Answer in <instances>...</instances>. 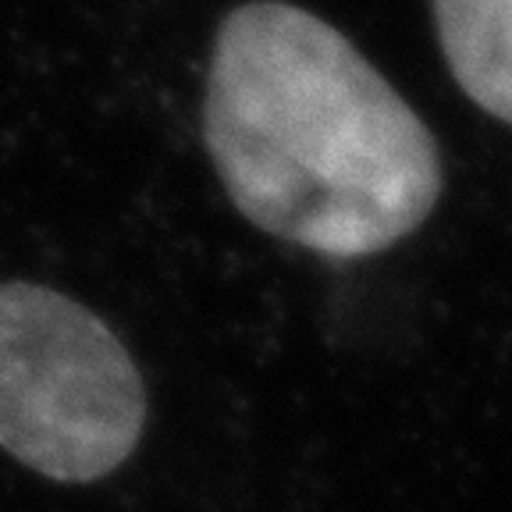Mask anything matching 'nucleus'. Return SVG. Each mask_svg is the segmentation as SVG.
<instances>
[{
    "label": "nucleus",
    "instance_id": "f03ea898",
    "mask_svg": "<svg viewBox=\"0 0 512 512\" xmlns=\"http://www.w3.org/2000/svg\"><path fill=\"white\" fill-rule=\"evenodd\" d=\"M146 388L104 320L32 281L0 285V448L61 484H89L136 452Z\"/></svg>",
    "mask_w": 512,
    "mask_h": 512
},
{
    "label": "nucleus",
    "instance_id": "f257e3e1",
    "mask_svg": "<svg viewBox=\"0 0 512 512\" xmlns=\"http://www.w3.org/2000/svg\"><path fill=\"white\" fill-rule=\"evenodd\" d=\"M203 139L246 221L328 260L392 249L441 196L431 128L342 32L296 4L256 0L224 18Z\"/></svg>",
    "mask_w": 512,
    "mask_h": 512
},
{
    "label": "nucleus",
    "instance_id": "7ed1b4c3",
    "mask_svg": "<svg viewBox=\"0 0 512 512\" xmlns=\"http://www.w3.org/2000/svg\"><path fill=\"white\" fill-rule=\"evenodd\" d=\"M434 18L463 93L512 125V0H434Z\"/></svg>",
    "mask_w": 512,
    "mask_h": 512
}]
</instances>
